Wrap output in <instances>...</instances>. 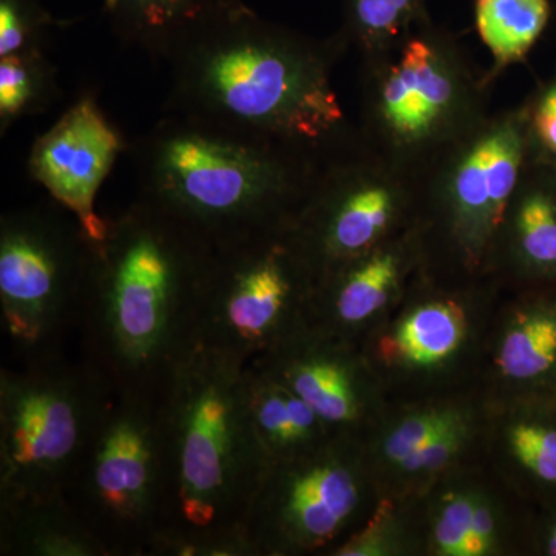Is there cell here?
I'll use <instances>...</instances> for the list:
<instances>
[{
	"mask_svg": "<svg viewBox=\"0 0 556 556\" xmlns=\"http://www.w3.org/2000/svg\"><path fill=\"white\" fill-rule=\"evenodd\" d=\"M98 241L56 200L0 219L2 328L22 358L60 351L79 328Z\"/></svg>",
	"mask_w": 556,
	"mask_h": 556,
	"instance_id": "cell-7",
	"label": "cell"
},
{
	"mask_svg": "<svg viewBox=\"0 0 556 556\" xmlns=\"http://www.w3.org/2000/svg\"><path fill=\"white\" fill-rule=\"evenodd\" d=\"M0 555L109 556L65 493L0 500Z\"/></svg>",
	"mask_w": 556,
	"mask_h": 556,
	"instance_id": "cell-21",
	"label": "cell"
},
{
	"mask_svg": "<svg viewBox=\"0 0 556 556\" xmlns=\"http://www.w3.org/2000/svg\"><path fill=\"white\" fill-rule=\"evenodd\" d=\"M58 68L46 51L0 58V131L47 112L60 100Z\"/></svg>",
	"mask_w": 556,
	"mask_h": 556,
	"instance_id": "cell-26",
	"label": "cell"
},
{
	"mask_svg": "<svg viewBox=\"0 0 556 556\" xmlns=\"http://www.w3.org/2000/svg\"><path fill=\"white\" fill-rule=\"evenodd\" d=\"M334 50L217 0L167 53L166 113L263 135L320 155L345 116L331 84Z\"/></svg>",
	"mask_w": 556,
	"mask_h": 556,
	"instance_id": "cell-1",
	"label": "cell"
},
{
	"mask_svg": "<svg viewBox=\"0 0 556 556\" xmlns=\"http://www.w3.org/2000/svg\"><path fill=\"white\" fill-rule=\"evenodd\" d=\"M466 78L434 40L409 39L372 94V121L397 149L427 148L466 116Z\"/></svg>",
	"mask_w": 556,
	"mask_h": 556,
	"instance_id": "cell-15",
	"label": "cell"
},
{
	"mask_svg": "<svg viewBox=\"0 0 556 556\" xmlns=\"http://www.w3.org/2000/svg\"><path fill=\"white\" fill-rule=\"evenodd\" d=\"M129 150L91 94L80 98L47 134L36 139L28 169L51 199L70 208L94 241L108 219L94 208L102 181L121 153Z\"/></svg>",
	"mask_w": 556,
	"mask_h": 556,
	"instance_id": "cell-16",
	"label": "cell"
},
{
	"mask_svg": "<svg viewBox=\"0 0 556 556\" xmlns=\"http://www.w3.org/2000/svg\"><path fill=\"white\" fill-rule=\"evenodd\" d=\"M405 212L407 199L396 181L357 163L332 161L318 167L287 233L317 283L401 232Z\"/></svg>",
	"mask_w": 556,
	"mask_h": 556,
	"instance_id": "cell-12",
	"label": "cell"
},
{
	"mask_svg": "<svg viewBox=\"0 0 556 556\" xmlns=\"http://www.w3.org/2000/svg\"><path fill=\"white\" fill-rule=\"evenodd\" d=\"M527 554L556 556V504L540 507L532 515Z\"/></svg>",
	"mask_w": 556,
	"mask_h": 556,
	"instance_id": "cell-32",
	"label": "cell"
},
{
	"mask_svg": "<svg viewBox=\"0 0 556 556\" xmlns=\"http://www.w3.org/2000/svg\"><path fill=\"white\" fill-rule=\"evenodd\" d=\"M129 152L138 200L214 249L288 230L320 167L317 155L287 142L174 113Z\"/></svg>",
	"mask_w": 556,
	"mask_h": 556,
	"instance_id": "cell-3",
	"label": "cell"
},
{
	"mask_svg": "<svg viewBox=\"0 0 556 556\" xmlns=\"http://www.w3.org/2000/svg\"><path fill=\"white\" fill-rule=\"evenodd\" d=\"M424 556L527 554L532 515L484 459L470 460L415 497Z\"/></svg>",
	"mask_w": 556,
	"mask_h": 556,
	"instance_id": "cell-14",
	"label": "cell"
},
{
	"mask_svg": "<svg viewBox=\"0 0 556 556\" xmlns=\"http://www.w3.org/2000/svg\"><path fill=\"white\" fill-rule=\"evenodd\" d=\"M244 376L249 416L268 466L308 452L336 433L299 394L265 369L248 362Z\"/></svg>",
	"mask_w": 556,
	"mask_h": 556,
	"instance_id": "cell-22",
	"label": "cell"
},
{
	"mask_svg": "<svg viewBox=\"0 0 556 556\" xmlns=\"http://www.w3.org/2000/svg\"><path fill=\"white\" fill-rule=\"evenodd\" d=\"M65 496L109 556H149L167 507L160 388L115 391Z\"/></svg>",
	"mask_w": 556,
	"mask_h": 556,
	"instance_id": "cell-6",
	"label": "cell"
},
{
	"mask_svg": "<svg viewBox=\"0 0 556 556\" xmlns=\"http://www.w3.org/2000/svg\"><path fill=\"white\" fill-rule=\"evenodd\" d=\"M529 124L504 116L467 139L441 186V228L453 257L466 273L493 265L508 207L525 166Z\"/></svg>",
	"mask_w": 556,
	"mask_h": 556,
	"instance_id": "cell-11",
	"label": "cell"
},
{
	"mask_svg": "<svg viewBox=\"0 0 556 556\" xmlns=\"http://www.w3.org/2000/svg\"><path fill=\"white\" fill-rule=\"evenodd\" d=\"M378 501L361 437L334 433L266 467L244 527L257 556H329Z\"/></svg>",
	"mask_w": 556,
	"mask_h": 556,
	"instance_id": "cell-8",
	"label": "cell"
},
{
	"mask_svg": "<svg viewBox=\"0 0 556 556\" xmlns=\"http://www.w3.org/2000/svg\"><path fill=\"white\" fill-rule=\"evenodd\" d=\"M212 252L146 201L108 218L78 329L84 361L113 390L160 388L195 346Z\"/></svg>",
	"mask_w": 556,
	"mask_h": 556,
	"instance_id": "cell-2",
	"label": "cell"
},
{
	"mask_svg": "<svg viewBox=\"0 0 556 556\" xmlns=\"http://www.w3.org/2000/svg\"><path fill=\"white\" fill-rule=\"evenodd\" d=\"M419 233L405 230L317 280L308 320L361 343L408 294L422 260Z\"/></svg>",
	"mask_w": 556,
	"mask_h": 556,
	"instance_id": "cell-17",
	"label": "cell"
},
{
	"mask_svg": "<svg viewBox=\"0 0 556 556\" xmlns=\"http://www.w3.org/2000/svg\"><path fill=\"white\" fill-rule=\"evenodd\" d=\"M479 376L485 399H556V288L495 311Z\"/></svg>",
	"mask_w": 556,
	"mask_h": 556,
	"instance_id": "cell-18",
	"label": "cell"
},
{
	"mask_svg": "<svg viewBox=\"0 0 556 556\" xmlns=\"http://www.w3.org/2000/svg\"><path fill=\"white\" fill-rule=\"evenodd\" d=\"M548 0H477V28L503 70L521 61L546 28Z\"/></svg>",
	"mask_w": 556,
	"mask_h": 556,
	"instance_id": "cell-25",
	"label": "cell"
},
{
	"mask_svg": "<svg viewBox=\"0 0 556 556\" xmlns=\"http://www.w3.org/2000/svg\"><path fill=\"white\" fill-rule=\"evenodd\" d=\"M482 459L527 504H556V399H485Z\"/></svg>",
	"mask_w": 556,
	"mask_h": 556,
	"instance_id": "cell-19",
	"label": "cell"
},
{
	"mask_svg": "<svg viewBox=\"0 0 556 556\" xmlns=\"http://www.w3.org/2000/svg\"><path fill=\"white\" fill-rule=\"evenodd\" d=\"M314 285L287 230L214 249L195 345L251 362L308 318Z\"/></svg>",
	"mask_w": 556,
	"mask_h": 556,
	"instance_id": "cell-9",
	"label": "cell"
},
{
	"mask_svg": "<svg viewBox=\"0 0 556 556\" xmlns=\"http://www.w3.org/2000/svg\"><path fill=\"white\" fill-rule=\"evenodd\" d=\"M53 25L40 0H0V58L46 51Z\"/></svg>",
	"mask_w": 556,
	"mask_h": 556,
	"instance_id": "cell-29",
	"label": "cell"
},
{
	"mask_svg": "<svg viewBox=\"0 0 556 556\" xmlns=\"http://www.w3.org/2000/svg\"><path fill=\"white\" fill-rule=\"evenodd\" d=\"M247 364L195 345L161 383L167 507L160 536L247 530L268 467L249 416Z\"/></svg>",
	"mask_w": 556,
	"mask_h": 556,
	"instance_id": "cell-4",
	"label": "cell"
},
{
	"mask_svg": "<svg viewBox=\"0 0 556 556\" xmlns=\"http://www.w3.org/2000/svg\"><path fill=\"white\" fill-rule=\"evenodd\" d=\"M529 134L547 155L556 159V83L551 84L538 98L530 115Z\"/></svg>",
	"mask_w": 556,
	"mask_h": 556,
	"instance_id": "cell-31",
	"label": "cell"
},
{
	"mask_svg": "<svg viewBox=\"0 0 556 556\" xmlns=\"http://www.w3.org/2000/svg\"><path fill=\"white\" fill-rule=\"evenodd\" d=\"M329 556H424L416 500L379 497L367 521Z\"/></svg>",
	"mask_w": 556,
	"mask_h": 556,
	"instance_id": "cell-27",
	"label": "cell"
},
{
	"mask_svg": "<svg viewBox=\"0 0 556 556\" xmlns=\"http://www.w3.org/2000/svg\"><path fill=\"white\" fill-rule=\"evenodd\" d=\"M485 397L481 388L391 399L382 415L362 434L365 459L376 492L417 450L442 431L481 412Z\"/></svg>",
	"mask_w": 556,
	"mask_h": 556,
	"instance_id": "cell-20",
	"label": "cell"
},
{
	"mask_svg": "<svg viewBox=\"0 0 556 556\" xmlns=\"http://www.w3.org/2000/svg\"><path fill=\"white\" fill-rule=\"evenodd\" d=\"M251 362L291 388L336 433L362 437L391 402L361 343L308 318Z\"/></svg>",
	"mask_w": 556,
	"mask_h": 556,
	"instance_id": "cell-13",
	"label": "cell"
},
{
	"mask_svg": "<svg viewBox=\"0 0 556 556\" xmlns=\"http://www.w3.org/2000/svg\"><path fill=\"white\" fill-rule=\"evenodd\" d=\"M115 390L60 351L0 371V500L65 493Z\"/></svg>",
	"mask_w": 556,
	"mask_h": 556,
	"instance_id": "cell-5",
	"label": "cell"
},
{
	"mask_svg": "<svg viewBox=\"0 0 556 556\" xmlns=\"http://www.w3.org/2000/svg\"><path fill=\"white\" fill-rule=\"evenodd\" d=\"M420 0H346L351 35L375 51L401 38L419 11Z\"/></svg>",
	"mask_w": 556,
	"mask_h": 556,
	"instance_id": "cell-28",
	"label": "cell"
},
{
	"mask_svg": "<svg viewBox=\"0 0 556 556\" xmlns=\"http://www.w3.org/2000/svg\"><path fill=\"white\" fill-rule=\"evenodd\" d=\"M493 316L492 299L482 292L424 283L361 345L390 396L466 390L459 386L468 372L481 375Z\"/></svg>",
	"mask_w": 556,
	"mask_h": 556,
	"instance_id": "cell-10",
	"label": "cell"
},
{
	"mask_svg": "<svg viewBox=\"0 0 556 556\" xmlns=\"http://www.w3.org/2000/svg\"><path fill=\"white\" fill-rule=\"evenodd\" d=\"M497 260L526 283L556 285V190L519 186L497 240Z\"/></svg>",
	"mask_w": 556,
	"mask_h": 556,
	"instance_id": "cell-23",
	"label": "cell"
},
{
	"mask_svg": "<svg viewBox=\"0 0 556 556\" xmlns=\"http://www.w3.org/2000/svg\"><path fill=\"white\" fill-rule=\"evenodd\" d=\"M217 0H102L121 42L164 62L175 40Z\"/></svg>",
	"mask_w": 556,
	"mask_h": 556,
	"instance_id": "cell-24",
	"label": "cell"
},
{
	"mask_svg": "<svg viewBox=\"0 0 556 556\" xmlns=\"http://www.w3.org/2000/svg\"><path fill=\"white\" fill-rule=\"evenodd\" d=\"M149 556H257L247 530L195 536H160Z\"/></svg>",
	"mask_w": 556,
	"mask_h": 556,
	"instance_id": "cell-30",
	"label": "cell"
}]
</instances>
